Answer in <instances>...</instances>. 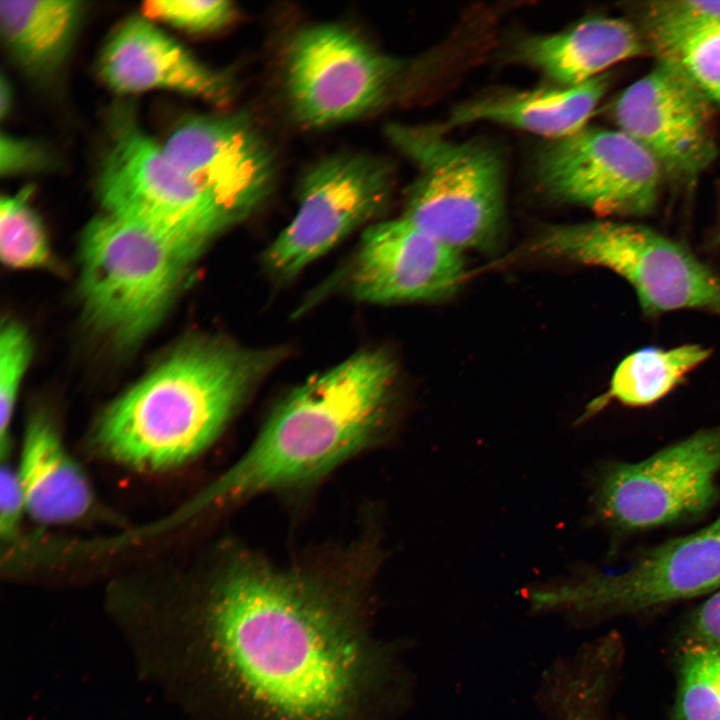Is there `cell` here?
Masks as SVG:
<instances>
[{
    "label": "cell",
    "mask_w": 720,
    "mask_h": 720,
    "mask_svg": "<svg viewBox=\"0 0 720 720\" xmlns=\"http://www.w3.org/2000/svg\"><path fill=\"white\" fill-rule=\"evenodd\" d=\"M285 352L216 339L189 344L105 411L97 442L108 456L135 468L186 462L219 436Z\"/></svg>",
    "instance_id": "3957f363"
},
{
    "label": "cell",
    "mask_w": 720,
    "mask_h": 720,
    "mask_svg": "<svg viewBox=\"0 0 720 720\" xmlns=\"http://www.w3.org/2000/svg\"><path fill=\"white\" fill-rule=\"evenodd\" d=\"M85 11L82 1L2 0V39L27 73L48 76L68 57Z\"/></svg>",
    "instance_id": "ffe728a7"
},
{
    "label": "cell",
    "mask_w": 720,
    "mask_h": 720,
    "mask_svg": "<svg viewBox=\"0 0 720 720\" xmlns=\"http://www.w3.org/2000/svg\"><path fill=\"white\" fill-rule=\"evenodd\" d=\"M644 48L626 20L596 17L559 33L526 37L517 44L515 56L560 86H576L639 56Z\"/></svg>",
    "instance_id": "e0dca14e"
},
{
    "label": "cell",
    "mask_w": 720,
    "mask_h": 720,
    "mask_svg": "<svg viewBox=\"0 0 720 720\" xmlns=\"http://www.w3.org/2000/svg\"><path fill=\"white\" fill-rule=\"evenodd\" d=\"M720 425L677 441L638 462L613 463L593 493L598 518L624 532L695 519L718 498Z\"/></svg>",
    "instance_id": "ba28073f"
},
{
    "label": "cell",
    "mask_w": 720,
    "mask_h": 720,
    "mask_svg": "<svg viewBox=\"0 0 720 720\" xmlns=\"http://www.w3.org/2000/svg\"><path fill=\"white\" fill-rule=\"evenodd\" d=\"M26 511L44 523H69L85 516L93 496L79 466L44 416L27 424L16 469Z\"/></svg>",
    "instance_id": "d6986e66"
},
{
    "label": "cell",
    "mask_w": 720,
    "mask_h": 720,
    "mask_svg": "<svg viewBox=\"0 0 720 720\" xmlns=\"http://www.w3.org/2000/svg\"><path fill=\"white\" fill-rule=\"evenodd\" d=\"M655 4L665 11L682 16L720 20V0L659 1L655 2Z\"/></svg>",
    "instance_id": "f546056e"
},
{
    "label": "cell",
    "mask_w": 720,
    "mask_h": 720,
    "mask_svg": "<svg viewBox=\"0 0 720 720\" xmlns=\"http://www.w3.org/2000/svg\"><path fill=\"white\" fill-rule=\"evenodd\" d=\"M720 588V515L707 526L659 544L622 570L590 572L551 591L540 604L567 603L591 613H636Z\"/></svg>",
    "instance_id": "7c38bea8"
},
{
    "label": "cell",
    "mask_w": 720,
    "mask_h": 720,
    "mask_svg": "<svg viewBox=\"0 0 720 720\" xmlns=\"http://www.w3.org/2000/svg\"><path fill=\"white\" fill-rule=\"evenodd\" d=\"M31 192L25 187L0 201V254L13 268L40 267L49 259L43 226L28 202Z\"/></svg>",
    "instance_id": "cb8c5ba5"
},
{
    "label": "cell",
    "mask_w": 720,
    "mask_h": 720,
    "mask_svg": "<svg viewBox=\"0 0 720 720\" xmlns=\"http://www.w3.org/2000/svg\"><path fill=\"white\" fill-rule=\"evenodd\" d=\"M46 162V153L40 145L28 139L1 134L0 170L3 175L40 169Z\"/></svg>",
    "instance_id": "4316f807"
},
{
    "label": "cell",
    "mask_w": 720,
    "mask_h": 720,
    "mask_svg": "<svg viewBox=\"0 0 720 720\" xmlns=\"http://www.w3.org/2000/svg\"><path fill=\"white\" fill-rule=\"evenodd\" d=\"M613 114L618 129L642 146L664 174L692 179L714 159L711 102L665 61L620 94Z\"/></svg>",
    "instance_id": "4fadbf2b"
},
{
    "label": "cell",
    "mask_w": 720,
    "mask_h": 720,
    "mask_svg": "<svg viewBox=\"0 0 720 720\" xmlns=\"http://www.w3.org/2000/svg\"><path fill=\"white\" fill-rule=\"evenodd\" d=\"M531 249L612 270L632 286L647 315L681 309L720 315V276L649 227L611 220L553 225L536 237Z\"/></svg>",
    "instance_id": "8992f818"
},
{
    "label": "cell",
    "mask_w": 720,
    "mask_h": 720,
    "mask_svg": "<svg viewBox=\"0 0 720 720\" xmlns=\"http://www.w3.org/2000/svg\"><path fill=\"white\" fill-rule=\"evenodd\" d=\"M194 258L138 224L105 213L81 242V295L91 323L122 345L160 320Z\"/></svg>",
    "instance_id": "5b68a950"
},
{
    "label": "cell",
    "mask_w": 720,
    "mask_h": 720,
    "mask_svg": "<svg viewBox=\"0 0 720 720\" xmlns=\"http://www.w3.org/2000/svg\"><path fill=\"white\" fill-rule=\"evenodd\" d=\"M97 191L106 213L138 224L194 259L229 217L134 124L117 127Z\"/></svg>",
    "instance_id": "52a82bcc"
},
{
    "label": "cell",
    "mask_w": 720,
    "mask_h": 720,
    "mask_svg": "<svg viewBox=\"0 0 720 720\" xmlns=\"http://www.w3.org/2000/svg\"><path fill=\"white\" fill-rule=\"evenodd\" d=\"M162 146L233 224L248 216L271 192V151L244 115L192 117Z\"/></svg>",
    "instance_id": "5bb4252c"
},
{
    "label": "cell",
    "mask_w": 720,
    "mask_h": 720,
    "mask_svg": "<svg viewBox=\"0 0 720 720\" xmlns=\"http://www.w3.org/2000/svg\"><path fill=\"white\" fill-rule=\"evenodd\" d=\"M387 136L418 167L403 217L443 244L490 251L504 224V174L487 144L454 142L439 127L391 124Z\"/></svg>",
    "instance_id": "277c9868"
},
{
    "label": "cell",
    "mask_w": 720,
    "mask_h": 720,
    "mask_svg": "<svg viewBox=\"0 0 720 720\" xmlns=\"http://www.w3.org/2000/svg\"><path fill=\"white\" fill-rule=\"evenodd\" d=\"M670 720H720V651L684 639Z\"/></svg>",
    "instance_id": "603a6c76"
},
{
    "label": "cell",
    "mask_w": 720,
    "mask_h": 720,
    "mask_svg": "<svg viewBox=\"0 0 720 720\" xmlns=\"http://www.w3.org/2000/svg\"><path fill=\"white\" fill-rule=\"evenodd\" d=\"M143 16L192 34L218 31L236 16L234 4L226 0H150L143 3Z\"/></svg>",
    "instance_id": "484cf974"
},
{
    "label": "cell",
    "mask_w": 720,
    "mask_h": 720,
    "mask_svg": "<svg viewBox=\"0 0 720 720\" xmlns=\"http://www.w3.org/2000/svg\"><path fill=\"white\" fill-rule=\"evenodd\" d=\"M133 642L143 672L223 720H376L384 696L385 659L351 601L252 559Z\"/></svg>",
    "instance_id": "6da1fadb"
},
{
    "label": "cell",
    "mask_w": 720,
    "mask_h": 720,
    "mask_svg": "<svg viewBox=\"0 0 720 720\" xmlns=\"http://www.w3.org/2000/svg\"><path fill=\"white\" fill-rule=\"evenodd\" d=\"M538 184L553 198L600 214L642 216L656 206L664 173L620 129L585 127L538 152Z\"/></svg>",
    "instance_id": "8fae6325"
},
{
    "label": "cell",
    "mask_w": 720,
    "mask_h": 720,
    "mask_svg": "<svg viewBox=\"0 0 720 720\" xmlns=\"http://www.w3.org/2000/svg\"><path fill=\"white\" fill-rule=\"evenodd\" d=\"M25 499L16 469L3 464L0 472V533L10 538L19 527Z\"/></svg>",
    "instance_id": "f1b7e54d"
},
{
    "label": "cell",
    "mask_w": 720,
    "mask_h": 720,
    "mask_svg": "<svg viewBox=\"0 0 720 720\" xmlns=\"http://www.w3.org/2000/svg\"><path fill=\"white\" fill-rule=\"evenodd\" d=\"M404 65L341 25L305 27L285 52L290 108L310 128L357 119L384 104Z\"/></svg>",
    "instance_id": "9c48e42d"
},
{
    "label": "cell",
    "mask_w": 720,
    "mask_h": 720,
    "mask_svg": "<svg viewBox=\"0 0 720 720\" xmlns=\"http://www.w3.org/2000/svg\"><path fill=\"white\" fill-rule=\"evenodd\" d=\"M391 166L366 154H341L318 162L305 175L298 210L263 255L267 272L289 280L323 256L387 205Z\"/></svg>",
    "instance_id": "30bf717a"
},
{
    "label": "cell",
    "mask_w": 720,
    "mask_h": 720,
    "mask_svg": "<svg viewBox=\"0 0 720 720\" xmlns=\"http://www.w3.org/2000/svg\"><path fill=\"white\" fill-rule=\"evenodd\" d=\"M646 26L659 59L720 106V20L674 14L653 2L646 9Z\"/></svg>",
    "instance_id": "44dd1931"
},
{
    "label": "cell",
    "mask_w": 720,
    "mask_h": 720,
    "mask_svg": "<svg viewBox=\"0 0 720 720\" xmlns=\"http://www.w3.org/2000/svg\"><path fill=\"white\" fill-rule=\"evenodd\" d=\"M685 639L720 651V588L691 613Z\"/></svg>",
    "instance_id": "83f0119b"
},
{
    "label": "cell",
    "mask_w": 720,
    "mask_h": 720,
    "mask_svg": "<svg viewBox=\"0 0 720 720\" xmlns=\"http://www.w3.org/2000/svg\"><path fill=\"white\" fill-rule=\"evenodd\" d=\"M0 95V115L4 119L9 114L12 106V89L4 76L1 77Z\"/></svg>",
    "instance_id": "4dcf8cb0"
},
{
    "label": "cell",
    "mask_w": 720,
    "mask_h": 720,
    "mask_svg": "<svg viewBox=\"0 0 720 720\" xmlns=\"http://www.w3.org/2000/svg\"><path fill=\"white\" fill-rule=\"evenodd\" d=\"M608 77L603 74L576 86L539 88L489 95L456 107L444 127L492 122L551 140L570 136L586 127L604 96Z\"/></svg>",
    "instance_id": "ac0fdd59"
},
{
    "label": "cell",
    "mask_w": 720,
    "mask_h": 720,
    "mask_svg": "<svg viewBox=\"0 0 720 720\" xmlns=\"http://www.w3.org/2000/svg\"><path fill=\"white\" fill-rule=\"evenodd\" d=\"M397 368L383 350L356 352L312 375L274 409L247 452L201 506L303 484L374 439L389 415Z\"/></svg>",
    "instance_id": "7a4b0ae2"
},
{
    "label": "cell",
    "mask_w": 720,
    "mask_h": 720,
    "mask_svg": "<svg viewBox=\"0 0 720 720\" xmlns=\"http://www.w3.org/2000/svg\"><path fill=\"white\" fill-rule=\"evenodd\" d=\"M30 354V342L24 329L13 322L3 325L0 335V452L2 459L9 450L13 410Z\"/></svg>",
    "instance_id": "d4e9b609"
},
{
    "label": "cell",
    "mask_w": 720,
    "mask_h": 720,
    "mask_svg": "<svg viewBox=\"0 0 720 720\" xmlns=\"http://www.w3.org/2000/svg\"><path fill=\"white\" fill-rule=\"evenodd\" d=\"M709 354L707 348L698 344L637 350L617 365L605 399L600 402L614 399L631 407L655 403L679 385Z\"/></svg>",
    "instance_id": "7402d4cb"
},
{
    "label": "cell",
    "mask_w": 720,
    "mask_h": 720,
    "mask_svg": "<svg viewBox=\"0 0 720 720\" xmlns=\"http://www.w3.org/2000/svg\"><path fill=\"white\" fill-rule=\"evenodd\" d=\"M102 80L119 93L171 90L225 105L231 79L199 61L152 20L131 17L111 34L100 54Z\"/></svg>",
    "instance_id": "2e32d148"
},
{
    "label": "cell",
    "mask_w": 720,
    "mask_h": 720,
    "mask_svg": "<svg viewBox=\"0 0 720 720\" xmlns=\"http://www.w3.org/2000/svg\"><path fill=\"white\" fill-rule=\"evenodd\" d=\"M464 277L462 252L402 216L364 230L346 284L359 301L393 304L447 298Z\"/></svg>",
    "instance_id": "9a60e30c"
}]
</instances>
